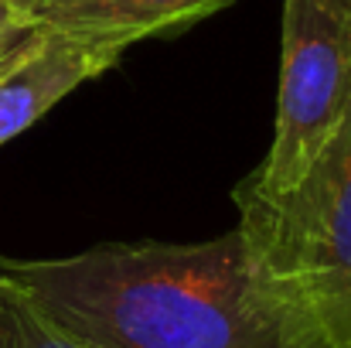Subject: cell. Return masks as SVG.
Returning <instances> with one entry per match:
<instances>
[{"label":"cell","mask_w":351,"mask_h":348,"mask_svg":"<svg viewBox=\"0 0 351 348\" xmlns=\"http://www.w3.org/2000/svg\"><path fill=\"white\" fill-rule=\"evenodd\" d=\"M0 277L96 348H328L239 229L208 242H110L62 259H0Z\"/></svg>","instance_id":"cell-1"},{"label":"cell","mask_w":351,"mask_h":348,"mask_svg":"<svg viewBox=\"0 0 351 348\" xmlns=\"http://www.w3.org/2000/svg\"><path fill=\"white\" fill-rule=\"evenodd\" d=\"M235 205L259 266L307 311L328 348H351V103L287 195Z\"/></svg>","instance_id":"cell-2"},{"label":"cell","mask_w":351,"mask_h":348,"mask_svg":"<svg viewBox=\"0 0 351 348\" xmlns=\"http://www.w3.org/2000/svg\"><path fill=\"white\" fill-rule=\"evenodd\" d=\"M351 103V0H283L276 130L235 198L287 195L341 126Z\"/></svg>","instance_id":"cell-3"},{"label":"cell","mask_w":351,"mask_h":348,"mask_svg":"<svg viewBox=\"0 0 351 348\" xmlns=\"http://www.w3.org/2000/svg\"><path fill=\"white\" fill-rule=\"evenodd\" d=\"M126 48L119 38L34 24L17 55L0 69V147L34 126L82 82L113 69Z\"/></svg>","instance_id":"cell-4"},{"label":"cell","mask_w":351,"mask_h":348,"mask_svg":"<svg viewBox=\"0 0 351 348\" xmlns=\"http://www.w3.org/2000/svg\"><path fill=\"white\" fill-rule=\"evenodd\" d=\"M226 3L229 0H51L31 21L58 31H86L133 45L160 31L188 27Z\"/></svg>","instance_id":"cell-5"},{"label":"cell","mask_w":351,"mask_h":348,"mask_svg":"<svg viewBox=\"0 0 351 348\" xmlns=\"http://www.w3.org/2000/svg\"><path fill=\"white\" fill-rule=\"evenodd\" d=\"M0 348H96L55 325L14 283L0 277Z\"/></svg>","instance_id":"cell-6"},{"label":"cell","mask_w":351,"mask_h":348,"mask_svg":"<svg viewBox=\"0 0 351 348\" xmlns=\"http://www.w3.org/2000/svg\"><path fill=\"white\" fill-rule=\"evenodd\" d=\"M27 24H31V14H24V10H17L10 3H0V41L10 38L14 31L27 27Z\"/></svg>","instance_id":"cell-7"},{"label":"cell","mask_w":351,"mask_h":348,"mask_svg":"<svg viewBox=\"0 0 351 348\" xmlns=\"http://www.w3.org/2000/svg\"><path fill=\"white\" fill-rule=\"evenodd\" d=\"M31 31H34V21H31L27 27H21V31H14L10 38H3V41H0V69H3L14 55H17V48L27 41V34H31Z\"/></svg>","instance_id":"cell-8"},{"label":"cell","mask_w":351,"mask_h":348,"mask_svg":"<svg viewBox=\"0 0 351 348\" xmlns=\"http://www.w3.org/2000/svg\"><path fill=\"white\" fill-rule=\"evenodd\" d=\"M0 3H10V7H17V10H24V14H38L45 3H51V0H0Z\"/></svg>","instance_id":"cell-9"}]
</instances>
